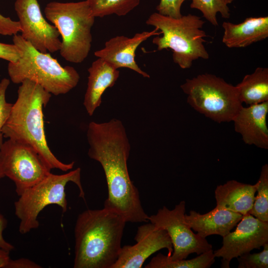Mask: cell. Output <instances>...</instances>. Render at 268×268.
I'll return each mask as SVG.
<instances>
[{"mask_svg":"<svg viewBox=\"0 0 268 268\" xmlns=\"http://www.w3.org/2000/svg\"><path fill=\"white\" fill-rule=\"evenodd\" d=\"M86 136L88 155L101 164L106 177L108 197L104 207L119 213L127 222H148L138 189L128 172L131 145L123 123L116 119L91 122Z\"/></svg>","mask_w":268,"mask_h":268,"instance_id":"cell-1","label":"cell"},{"mask_svg":"<svg viewBox=\"0 0 268 268\" xmlns=\"http://www.w3.org/2000/svg\"><path fill=\"white\" fill-rule=\"evenodd\" d=\"M126 221L103 208L80 213L74 227V268H112L121 251Z\"/></svg>","mask_w":268,"mask_h":268,"instance_id":"cell-2","label":"cell"},{"mask_svg":"<svg viewBox=\"0 0 268 268\" xmlns=\"http://www.w3.org/2000/svg\"><path fill=\"white\" fill-rule=\"evenodd\" d=\"M51 96L36 83L23 81L2 133L4 137L32 146L51 169L67 171L73 168L74 162L64 163L60 161L49 147L45 135L43 109Z\"/></svg>","mask_w":268,"mask_h":268,"instance_id":"cell-3","label":"cell"},{"mask_svg":"<svg viewBox=\"0 0 268 268\" xmlns=\"http://www.w3.org/2000/svg\"><path fill=\"white\" fill-rule=\"evenodd\" d=\"M12 40L20 52L19 59L8 65V74L13 83L29 80L55 95L65 94L77 85L80 76L73 67L62 66L50 54L35 49L21 35H13Z\"/></svg>","mask_w":268,"mask_h":268,"instance_id":"cell-4","label":"cell"},{"mask_svg":"<svg viewBox=\"0 0 268 268\" xmlns=\"http://www.w3.org/2000/svg\"><path fill=\"white\" fill-rule=\"evenodd\" d=\"M204 22L191 14L175 18L158 12L151 14L146 21V24L157 28L162 34L152 39L157 50L171 49L173 62L183 69L191 67L193 62L199 58H209L203 44L207 36L202 30Z\"/></svg>","mask_w":268,"mask_h":268,"instance_id":"cell-5","label":"cell"},{"mask_svg":"<svg viewBox=\"0 0 268 268\" xmlns=\"http://www.w3.org/2000/svg\"><path fill=\"white\" fill-rule=\"evenodd\" d=\"M44 13L62 37L61 56L70 63L83 62L91 50L95 19L87 1H51L46 4Z\"/></svg>","mask_w":268,"mask_h":268,"instance_id":"cell-6","label":"cell"},{"mask_svg":"<svg viewBox=\"0 0 268 268\" xmlns=\"http://www.w3.org/2000/svg\"><path fill=\"white\" fill-rule=\"evenodd\" d=\"M81 170L77 168L62 175L49 173L34 186L24 191L14 202L15 214L20 220L19 231L26 234L39 226L38 216L50 204H56L63 212L67 210L65 191L67 184L73 182L78 187L79 197L84 199L81 182Z\"/></svg>","mask_w":268,"mask_h":268,"instance_id":"cell-7","label":"cell"},{"mask_svg":"<svg viewBox=\"0 0 268 268\" xmlns=\"http://www.w3.org/2000/svg\"><path fill=\"white\" fill-rule=\"evenodd\" d=\"M181 88L192 107L218 123L232 121L242 107L235 86L214 74L188 78Z\"/></svg>","mask_w":268,"mask_h":268,"instance_id":"cell-8","label":"cell"},{"mask_svg":"<svg viewBox=\"0 0 268 268\" xmlns=\"http://www.w3.org/2000/svg\"><path fill=\"white\" fill-rule=\"evenodd\" d=\"M0 155L5 176L14 183L18 196L51 173L38 153L28 144L8 139L3 142Z\"/></svg>","mask_w":268,"mask_h":268,"instance_id":"cell-9","label":"cell"},{"mask_svg":"<svg viewBox=\"0 0 268 268\" xmlns=\"http://www.w3.org/2000/svg\"><path fill=\"white\" fill-rule=\"evenodd\" d=\"M186 203L183 201L170 210L166 206L149 216L148 221L167 232L172 244L170 260L186 259L189 255H200L212 250V245L205 238L194 233L185 219Z\"/></svg>","mask_w":268,"mask_h":268,"instance_id":"cell-10","label":"cell"},{"mask_svg":"<svg viewBox=\"0 0 268 268\" xmlns=\"http://www.w3.org/2000/svg\"><path fill=\"white\" fill-rule=\"evenodd\" d=\"M14 6L24 39L42 53L60 51L59 31L46 20L38 0H16Z\"/></svg>","mask_w":268,"mask_h":268,"instance_id":"cell-11","label":"cell"},{"mask_svg":"<svg viewBox=\"0 0 268 268\" xmlns=\"http://www.w3.org/2000/svg\"><path fill=\"white\" fill-rule=\"evenodd\" d=\"M236 229L223 237L222 246L213 251L221 257V268H229L230 261L241 255L260 249L268 243V222L261 221L248 213L243 216Z\"/></svg>","mask_w":268,"mask_h":268,"instance_id":"cell-12","label":"cell"},{"mask_svg":"<svg viewBox=\"0 0 268 268\" xmlns=\"http://www.w3.org/2000/svg\"><path fill=\"white\" fill-rule=\"evenodd\" d=\"M134 245L122 246L118 258L112 268H140L151 255L162 249L173 252L171 239L166 230L151 223L138 227Z\"/></svg>","mask_w":268,"mask_h":268,"instance_id":"cell-13","label":"cell"},{"mask_svg":"<svg viewBox=\"0 0 268 268\" xmlns=\"http://www.w3.org/2000/svg\"><path fill=\"white\" fill-rule=\"evenodd\" d=\"M161 34L157 28L150 31L136 33L132 37L117 36L105 43L104 47L95 52L94 55L110 64L117 69L125 67L131 69L144 77L150 75L143 71L135 60V52L139 46L149 38Z\"/></svg>","mask_w":268,"mask_h":268,"instance_id":"cell-14","label":"cell"},{"mask_svg":"<svg viewBox=\"0 0 268 268\" xmlns=\"http://www.w3.org/2000/svg\"><path fill=\"white\" fill-rule=\"evenodd\" d=\"M268 101H266L247 107L242 106L233 117L234 130L246 144L268 149Z\"/></svg>","mask_w":268,"mask_h":268,"instance_id":"cell-15","label":"cell"},{"mask_svg":"<svg viewBox=\"0 0 268 268\" xmlns=\"http://www.w3.org/2000/svg\"><path fill=\"white\" fill-rule=\"evenodd\" d=\"M243 216L239 213L216 206L203 214L191 210L189 215L185 214V219L191 228L203 238L212 235L223 237L235 227Z\"/></svg>","mask_w":268,"mask_h":268,"instance_id":"cell-16","label":"cell"},{"mask_svg":"<svg viewBox=\"0 0 268 268\" xmlns=\"http://www.w3.org/2000/svg\"><path fill=\"white\" fill-rule=\"evenodd\" d=\"M88 72L83 105L88 114L92 116L101 105L104 92L113 87L119 78L120 71L103 59L98 58L92 63Z\"/></svg>","mask_w":268,"mask_h":268,"instance_id":"cell-17","label":"cell"},{"mask_svg":"<svg viewBox=\"0 0 268 268\" xmlns=\"http://www.w3.org/2000/svg\"><path fill=\"white\" fill-rule=\"evenodd\" d=\"M222 42L229 48H243L268 37V16L248 17L239 24L224 22Z\"/></svg>","mask_w":268,"mask_h":268,"instance_id":"cell-18","label":"cell"},{"mask_svg":"<svg viewBox=\"0 0 268 268\" xmlns=\"http://www.w3.org/2000/svg\"><path fill=\"white\" fill-rule=\"evenodd\" d=\"M257 186V183L250 185L234 180L217 186L214 192L216 206L243 215L249 213L253 205Z\"/></svg>","mask_w":268,"mask_h":268,"instance_id":"cell-19","label":"cell"},{"mask_svg":"<svg viewBox=\"0 0 268 268\" xmlns=\"http://www.w3.org/2000/svg\"><path fill=\"white\" fill-rule=\"evenodd\" d=\"M235 87L242 103L252 105L268 101V68L257 67Z\"/></svg>","mask_w":268,"mask_h":268,"instance_id":"cell-20","label":"cell"},{"mask_svg":"<svg viewBox=\"0 0 268 268\" xmlns=\"http://www.w3.org/2000/svg\"><path fill=\"white\" fill-rule=\"evenodd\" d=\"M212 250L191 260H170L168 255L159 253L145 267L146 268H208L215 262Z\"/></svg>","mask_w":268,"mask_h":268,"instance_id":"cell-21","label":"cell"},{"mask_svg":"<svg viewBox=\"0 0 268 268\" xmlns=\"http://www.w3.org/2000/svg\"><path fill=\"white\" fill-rule=\"evenodd\" d=\"M93 16L104 17L112 14L125 16L139 4L140 0H86Z\"/></svg>","mask_w":268,"mask_h":268,"instance_id":"cell-22","label":"cell"},{"mask_svg":"<svg viewBox=\"0 0 268 268\" xmlns=\"http://www.w3.org/2000/svg\"><path fill=\"white\" fill-rule=\"evenodd\" d=\"M257 194L249 213L258 219L268 222V165L262 167L260 178L257 182Z\"/></svg>","mask_w":268,"mask_h":268,"instance_id":"cell-23","label":"cell"},{"mask_svg":"<svg viewBox=\"0 0 268 268\" xmlns=\"http://www.w3.org/2000/svg\"><path fill=\"white\" fill-rule=\"evenodd\" d=\"M190 7L201 11L204 17L213 26L218 25L216 14L219 12L222 18H229L230 10L223 0H192Z\"/></svg>","mask_w":268,"mask_h":268,"instance_id":"cell-24","label":"cell"},{"mask_svg":"<svg viewBox=\"0 0 268 268\" xmlns=\"http://www.w3.org/2000/svg\"><path fill=\"white\" fill-rule=\"evenodd\" d=\"M263 250L259 253H247L238 257V268H268V243L263 246Z\"/></svg>","mask_w":268,"mask_h":268,"instance_id":"cell-25","label":"cell"},{"mask_svg":"<svg viewBox=\"0 0 268 268\" xmlns=\"http://www.w3.org/2000/svg\"><path fill=\"white\" fill-rule=\"evenodd\" d=\"M9 84V80L6 78L0 81V149L3 143L2 129L9 116L12 106V104L7 102L5 98L6 91Z\"/></svg>","mask_w":268,"mask_h":268,"instance_id":"cell-26","label":"cell"},{"mask_svg":"<svg viewBox=\"0 0 268 268\" xmlns=\"http://www.w3.org/2000/svg\"><path fill=\"white\" fill-rule=\"evenodd\" d=\"M185 0H160L156 10L160 14L175 18H180L182 16L181 7Z\"/></svg>","mask_w":268,"mask_h":268,"instance_id":"cell-27","label":"cell"},{"mask_svg":"<svg viewBox=\"0 0 268 268\" xmlns=\"http://www.w3.org/2000/svg\"><path fill=\"white\" fill-rule=\"evenodd\" d=\"M21 28L18 21H13L0 13V34L14 35L20 32Z\"/></svg>","mask_w":268,"mask_h":268,"instance_id":"cell-28","label":"cell"},{"mask_svg":"<svg viewBox=\"0 0 268 268\" xmlns=\"http://www.w3.org/2000/svg\"><path fill=\"white\" fill-rule=\"evenodd\" d=\"M20 56V51L15 44L0 42V59L6 60L9 63H14L19 59Z\"/></svg>","mask_w":268,"mask_h":268,"instance_id":"cell-29","label":"cell"},{"mask_svg":"<svg viewBox=\"0 0 268 268\" xmlns=\"http://www.w3.org/2000/svg\"><path fill=\"white\" fill-rule=\"evenodd\" d=\"M41 268L39 265L25 259L20 258L17 260L10 259L7 268Z\"/></svg>","mask_w":268,"mask_h":268,"instance_id":"cell-30","label":"cell"},{"mask_svg":"<svg viewBox=\"0 0 268 268\" xmlns=\"http://www.w3.org/2000/svg\"><path fill=\"white\" fill-rule=\"evenodd\" d=\"M7 224V220L0 213V248L10 252L14 249V246L6 241L3 237V231L6 227Z\"/></svg>","mask_w":268,"mask_h":268,"instance_id":"cell-31","label":"cell"},{"mask_svg":"<svg viewBox=\"0 0 268 268\" xmlns=\"http://www.w3.org/2000/svg\"><path fill=\"white\" fill-rule=\"evenodd\" d=\"M10 260L9 252L0 248V268H7Z\"/></svg>","mask_w":268,"mask_h":268,"instance_id":"cell-32","label":"cell"},{"mask_svg":"<svg viewBox=\"0 0 268 268\" xmlns=\"http://www.w3.org/2000/svg\"><path fill=\"white\" fill-rule=\"evenodd\" d=\"M5 177V175L3 171L2 163L0 155V179Z\"/></svg>","mask_w":268,"mask_h":268,"instance_id":"cell-33","label":"cell"},{"mask_svg":"<svg viewBox=\"0 0 268 268\" xmlns=\"http://www.w3.org/2000/svg\"><path fill=\"white\" fill-rule=\"evenodd\" d=\"M234 0H223V1L227 4L231 3Z\"/></svg>","mask_w":268,"mask_h":268,"instance_id":"cell-34","label":"cell"}]
</instances>
